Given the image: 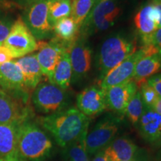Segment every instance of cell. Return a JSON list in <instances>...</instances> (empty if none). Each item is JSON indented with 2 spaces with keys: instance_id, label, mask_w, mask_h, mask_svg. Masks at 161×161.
Listing matches in <instances>:
<instances>
[{
  "instance_id": "1",
  "label": "cell",
  "mask_w": 161,
  "mask_h": 161,
  "mask_svg": "<svg viewBox=\"0 0 161 161\" xmlns=\"http://www.w3.org/2000/svg\"><path fill=\"white\" fill-rule=\"evenodd\" d=\"M40 124L53 136L58 146L65 148L87 135L90 119L77 108H69L41 117Z\"/></svg>"
},
{
  "instance_id": "2",
  "label": "cell",
  "mask_w": 161,
  "mask_h": 161,
  "mask_svg": "<svg viewBox=\"0 0 161 161\" xmlns=\"http://www.w3.org/2000/svg\"><path fill=\"white\" fill-rule=\"evenodd\" d=\"M52 142L37 124L29 119L19 125L17 152L23 160L44 161L51 154Z\"/></svg>"
},
{
  "instance_id": "3",
  "label": "cell",
  "mask_w": 161,
  "mask_h": 161,
  "mask_svg": "<svg viewBox=\"0 0 161 161\" xmlns=\"http://www.w3.org/2000/svg\"><path fill=\"white\" fill-rule=\"evenodd\" d=\"M136 46L134 40L121 35L108 38L101 47L98 64L102 76L104 75L136 52Z\"/></svg>"
},
{
  "instance_id": "4",
  "label": "cell",
  "mask_w": 161,
  "mask_h": 161,
  "mask_svg": "<svg viewBox=\"0 0 161 161\" xmlns=\"http://www.w3.org/2000/svg\"><path fill=\"white\" fill-rule=\"evenodd\" d=\"M121 8L115 0H106L96 4L80 26L82 35H90L92 31H104L115 23Z\"/></svg>"
},
{
  "instance_id": "5",
  "label": "cell",
  "mask_w": 161,
  "mask_h": 161,
  "mask_svg": "<svg viewBox=\"0 0 161 161\" xmlns=\"http://www.w3.org/2000/svg\"><path fill=\"white\" fill-rule=\"evenodd\" d=\"M49 1L38 0L25 8L22 19L35 39H48L53 35V27L49 19Z\"/></svg>"
},
{
  "instance_id": "6",
  "label": "cell",
  "mask_w": 161,
  "mask_h": 161,
  "mask_svg": "<svg viewBox=\"0 0 161 161\" xmlns=\"http://www.w3.org/2000/svg\"><path fill=\"white\" fill-rule=\"evenodd\" d=\"M31 101L38 112L52 114L64 110L66 95L64 90L52 83L38 84L31 96Z\"/></svg>"
},
{
  "instance_id": "7",
  "label": "cell",
  "mask_w": 161,
  "mask_h": 161,
  "mask_svg": "<svg viewBox=\"0 0 161 161\" xmlns=\"http://www.w3.org/2000/svg\"><path fill=\"white\" fill-rule=\"evenodd\" d=\"M120 125V119L108 114L100 119L86 136L87 154H93L103 149L114 139Z\"/></svg>"
},
{
  "instance_id": "8",
  "label": "cell",
  "mask_w": 161,
  "mask_h": 161,
  "mask_svg": "<svg viewBox=\"0 0 161 161\" xmlns=\"http://www.w3.org/2000/svg\"><path fill=\"white\" fill-rule=\"evenodd\" d=\"M3 45L11 52L14 58H20L37 50V42L28 29L22 17L15 20Z\"/></svg>"
},
{
  "instance_id": "9",
  "label": "cell",
  "mask_w": 161,
  "mask_h": 161,
  "mask_svg": "<svg viewBox=\"0 0 161 161\" xmlns=\"http://www.w3.org/2000/svg\"><path fill=\"white\" fill-rule=\"evenodd\" d=\"M0 87L17 99L27 100L29 90L21 69L14 60L0 65Z\"/></svg>"
},
{
  "instance_id": "10",
  "label": "cell",
  "mask_w": 161,
  "mask_h": 161,
  "mask_svg": "<svg viewBox=\"0 0 161 161\" xmlns=\"http://www.w3.org/2000/svg\"><path fill=\"white\" fill-rule=\"evenodd\" d=\"M38 52L36 55L43 75L51 81L56 66L66 52H69L61 43L55 37L49 42L39 40L37 43Z\"/></svg>"
},
{
  "instance_id": "11",
  "label": "cell",
  "mask_w": 161,
  "mask_h": 161,
  "mask_svg": "<svg viewBox=\"0 0 161 161\" xmlns=\"http://www.w3.org/2000/svg\"><path fill=\"white\" fill-rule=\"evenodd\" d=\"M146 57L143 50L140 48L132 55L108 72L102 78L100 87L106 90L112 86L123 84L133 78L136 64L141 58Z\"/></svg>"
},
{
  "instance_id": "12",
  "label": "cell",
  "mask_w": 161,
  "mask_h": 161,
  "mask_svg": "<svg viewBox=\"0 0 161 161\" xmlns=\"http://www.w3.org/2000/svg\"><path fill=\"white\" fill-rule=\"evenodd\" d=\"M137 87L132 78L123 84L104 90L107 105L117 114L124 115L130 100L137 91Z\"/></svg>"
},
{
  "instance_id": "13",
  "label": "cell",
  "mask_w": 161,
  "mask_h": 161,
  "mask_svg": "<svg viewBox=\"0 0 161 161\" xmlns=\"http://www.w3.org/2000/svg\"><path fill=\"white\" fill-rule=\"evenodd\" d=\"M78 110L86 116H93L106 109L105 91L96 86H89L78 94L76 99Z\"/></svg>"
},
{
  "instance_id": "14",
  "label": "cell",
  "mask_w": 161,
  "mask_h": 161,
  "mask_svg": "<svg viewBox=\"0 0 161 161\" xmlns=\"http://www.w3.org/2000/svg\"><path fill=\"white\" fill-rule=\"evenodd\" d=\"M30 117L29 110L0 88V124L23 122Z\"/></svg>"
},
{
  "instance_id": "15",
  "label": "cell",
  "mask_w": 161,
  "mask_h": 161,
  "mask_svg": "<svg viewBox=\"0 0 161 161\" xmlns=\"http://www.w3.org/2000/svg\"><path fill=\"white\" fill-rule=\"evenodd\" d=\"M139 130L142 137L148 143L155 147L161 146V115L145 107L138 122Z\"/></svg>"
},
{
  "instance_id": "16",
  "label": "cell",
  "mask_w": 161,
  "mask_h": 161,
  "mask_svg": "<svg viewBox=\"0 0 161 161\" xmlns=\"http://www.w3.org/2000/svg\"><path fill=\"white\" fill-rule=\"evenodd\" d=\"M70 61L75 80L84 78L91 66V50L83 39H78L69 50Z\"/></svg>"
},
{
  "instance_id": "17",
  "label": "cell",
  "mask_w": 161,
  "mask_h": 161,
  "mask_svg": "<svg viewBox=\"0 0 161 161\" xmlns=\"http://www.w3.org/2000/svg\"><path fill=\"white\" fill-rule=\"evenodd\" d=\"M14 61L21 69L27 90L29 91L35 90L43 76L37 56L35 54L28 55L18 58Z\"/></svg>"
},
{
  "instance_id": "18",
  "label": "cell",
  "mask_w": 161,
  "mask_h": 161,
  "mask_svg": "<svg viewBox=\"0 0 161 161\" xmlns=\"http://www.w3.org/2000/svg\"><path fill=\"white\" fill-rule=\"evenodd\" d=\"M110 161H128L135 158L138 147L125 137L114 139L104 148Z\"/></svg>"
},
{
  "instance_id": "19",
  "label": "cell",
  "mask_w": 161,
  "mask_h": 161,
  "mask_svg": "<svg viewBox=\"0 0 161 161\" xmlns=\"http://www.w3.org/2000/svg\"><path fill=\"white\" fill-rule=\"evenodd\" d=\"M80 26L72 17H66L58 21L53 26L55 38L68 50L79 38Z\"/></svg>"
},
{
  "instance_id": "20",
  "label": "cell",
  "mask_w": 161,
  "mask_h": 161,
  "mask_svg": "<svg viewBox=\"0 0 161 161\" xmlns=\"http://www.w3.org/2000/svg\"><path fill=\"white\" fill-rule=\"evenodd\" d=\"M22 123V122H21ZM20 122L0 124V158L4 159L17 152L18 129Z\"/></svg>"
},
{
  "instance_id": "21",
  "label": "cell",
  "mask_w": 161,
  "mask_h": 161,
  "mask_svg": "<svg viewBox=\"0 0 161 161\" xmlns=\"http://www.w3.org/2000/svg\"><path fill=\"white\" fill-rule=\"evenodd\" d=\"M134 24L141 37L152 35L158 29L155 12L152 3L146 4L139 10L134 17Z\"/></svg>"
},
{
  "instance_id": "22",
  "label": "cell",
  "mask_w": 161,
  "mask_h": 161,
  "mask_svg": "<svg viewBox=\"0 0 161 161\" xmlns=\"http://www.w3.org/2000/svg\"><path fill=\"white\" fill-rule=\"evenodd\" d=\"M161 69V54L146 56L139 60L134 70V78L137 86L145 81L146 78L150 77Z\"/></svg>"
},
{
  "instance_id": "23",
  "label": "cell",
  "mask_w": 161,
  "mask_h": 161,
  "mask_svg": "<svg viewBox=\"0 0 161 161\" xmlns=\"http://www.w3.org/2000/svg\"><path fill=\"white\" fill-rule=\"evenodd\" d=\"M72 77V68L69 52H66L56 66L50 83L55 84L62 90L69 88Z\"/></svg>"
},
{
  "instance_id": "24",
  "label": "cell",
  "mask_w": 161,
  "mask_h": 161,
  "mask_svg": "<svg viewBox=\"0 0 161 161\" xmlns=\"http://www.w3.org/2000/svg\"><path fill=\"white\" fill-rule=\"evenodd\" d=\"M72 0H49V19L52 27L59 20L71 16Z\"/></svg>"
},
{
  "instance_id": "25",
  "label": "cell",
  "mask_w": 161,
  "mask_h": 161,
  "mask_svg": "<svg viewBox=\"0 0 161 161\" xmlns=\"http://www.w3.org/2000/svg\"><path fill=\"white\" fill-rule=\"evenodd\" d=\"M86 136H82L64 148L65 161H89L86 151Z\"/></svg>"
},
{
  "instance_id": "26",
  "label": "cell",
  "mask_w": 161,
  "mask_h": 161,
  "mask_svg": "<svg viewBox=\"0 0 161 161\" xmlns=\"http://www.w3.org/2000/svg\"><path fill=\"white\" fill-rule=\"evenodd\" d=\"M96 2V0H72L71 17L80 27L88 17Z\"/></svg>"
},
{
  "instance_id": "27",
  "label": "cell",
  "mask_w": 161,
  "mask_h": 161,
  "mask_svg": "<svg viewBox=\"0 0 161 161\" xmlns=\"http://www.w3.org/2000/svg\"><path fill=\"white\" fill-rule=\"evenodd\" d=\"M144 110L145 105L142 99L140 92L136 91L127 106L125 114L130 122L133 125H138L139 121L143 114Z\"/></svg>"
},
{
  "instance_id": "28",
  "label": "cell",
  "mask_w": 161,
  "mask_h": 161,
  "mask_svg": "<svg viewBox=\"0 0 161 161\" xmlns=\"http://www.w3.org/2000/svg\"><path fill=\"white\" fill-rule=\"evenodd\" d=\"M15 20L14 17L3 9L0 8V45L8 36Z\"/></svg>"
},
{
  "instance_id": "29",
  "label": "cell",
  "mask_w": 161,
  "mask_h": 161,
  "mask_svg": "<svg viewBox=\"0 0 161 161\" xmlns=\"http://www.w3.org/2000/svg\"><path fill=\"white\" fill-rule=\"evenodd\" d=\"M138 86H140V92L145 107L152 108L160 96L155 92V90L147 83V80L141 83Z\"/></svg>"
},
{
  "instance_id": "30",
  "label": "cell",
  "mask_w": 161,
  "mask_h": 161,
  "mask_svg": "<svg viewBox=\"0 0 161 161\" xmlns=\"http://www.w3.org/2000/svg\"><path fill=\"white\" fill-rule=\"evenodd\" d=\"M142 38V45L144 44H152L161 54V29H158L152 35Z\"/></svg>"
},
{
  "instance_id": "31",
  "label": "cell",
  "mask_w": 161,
  "mask_h": 161,
  "mask_svg": "<svg viewBox=\"0 0 161 161\" xmlns=\"http://www.w3.org/2000/svg\"><path fill=\"white\" fill-rule=\"evenodd\" d=\"M147 83L152 86L161 98V74L153 75L147 80Z\"/></svg>"
},
{
  "instance_id": "32",
  "label": "cell",
  "mask_w": 161,
  "mask_h": 161,
  "mask_svg": "<svg viewBox=\"0 0 161 161\" xmlns=\"http://www.w3.org/2000/svg\"><path fill=\"white\" fill-rule=\"evenodd\" d=\"M13 59V56L8 49L3 44L0 45V65L11 61Z\"/></svg>"
},
{
  "instance_id": "33",
  "label": "cell",
  "mask_w": 161,
  "mask_h": 161,
  "mask_svg": "<svg viewBox=\"0 0 161 161\" xmlns=\"http://www.w3.org/2000/svg\"><path fill=\"white\" fill-rule=\"evenodd\" d=\"M151 3L155 12V20L158 29H161V0H152Z\"/></svg>"
},
{
  "instance_id": "34",
  "label": "cell",
  "mask_w": 161,
  "mask_h": 161,
  "mask_svg": "<svg viewBox=\"0 0 161 161\" xmlns=\"http://www.w3.org/2000/svg\"><path fill=\"white\" fill-rule=\"evenodd\" d=\"M92 161H110L108 157H107L105 152L103 149L98 151V152L96 153L95 156Z\"/></svg>"
},
{
  "instance_id": "35",
  "label": "cell",
  "mask_w": 161,
  "mask_h": 161,
  "mask_svg": "<svg viewBox=\"0 0 161 161\" xmlns=\"http://www.w3.org/2000/svg\"><path fill=\"white\" fill-rule=\"evenodd\" d=\"M12 1L14 2V3L17 4L20 7L26 8L29 5H31L32 3L38 1V0H12Z\"/></svg>"
},
{
  "instance_id": "36",
  "label": "cell",
  "mask_w": 161,
  "mask_h": 161,
  "mask_svg": "<svg viewBox=\"0 0 161 161\" xmlns=\"http://www.w3.org/2000/svg\"><path fill=\"white\" fill-rule=\"evenodd\" d=\"M23 160L22 159L18 154L17 152L12 153V154H9L6 158H4V161H23Z\"/></svg>"
},
{
  "instance_id": "37",
  "label": "cell",
  "mask_w": 161,
  "mask_h": 161,
  "mask_svg": "<svg viewBox=\"0 0 161 161\" xmlns=\"http://www.w3.org/2000/svg\"><path fill=\"white\" fill-rule=\"evenodd\" d=\"M151 109L154 110V111L161 115V98L160 97L158 98V99L157 100V102L154 103V104L152 106V108H151Z\"/></svg>"
},
{
  "instance_id": "38",
  "label": "cell",
  "mask_w": 161,
  "mask_h": 161,
  "mask_svg": "<svg viewBox=\"0 0 161 161\" xmlns=\"http://www.w3.org/2000/svg\"><path fill=\"white\" fill-rule=\"evenodd\" d=\"M128 161H144V160L141 158V157H139L138 154H136L135 158H134L133 159H131V160H128Z\"/></svg>"
},
{
  "instance_id": "39",
  "label": "cell",
  "mask_w": 161,
  "mask_h": 161,
  "mask_svg": "<svg viewBox=\"0 0 161 161\" xmlns=\"http://www.w3.org/2000/svg\"><path fill=\"white\" fill-rule=\"evenodd\" d=\"M8 2H9V0H0V3H2V4L8 3Z\"/></svg>"
},
{
  "instance_id": "40",
  "label": "cell",
  "mask_w": 161,
  "mask_h": 161,
  "mask_svg": "<svg viewBox=\"0 0 161 161\" xmlns=\"http://www.w3.org/2000/svg\"><path fill=\"white\" fill-rule=\"evenodd\" d=\"M104 1H106V0H96V4H97V3H101V2H104ZM95 4V5H96Z\"/></svg>"
},
{
  "instance_id": "41",
  "label": "cell",
  "mask_w": 161,
  "mask_h": 161,
  "mask_svg": "<svg viewBox=\"0 0 161 161\" xmlns=\"http://www.w3.org/2000/svg\"><path fill=\"white\" fill-rule=\"evenodd\" d=\"M0 161H4V159H3V158H0Z\"/></svg>"
}]
</instances>
